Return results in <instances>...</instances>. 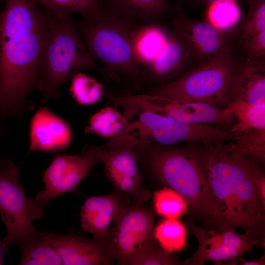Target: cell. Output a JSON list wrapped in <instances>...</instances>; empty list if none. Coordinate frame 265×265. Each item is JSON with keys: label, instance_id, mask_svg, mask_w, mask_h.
Listing matches in <instances>:
<instances>
[{"label": "cell", "instance_id": "52a82bcc", "mask_svg": "<svg viewBox=\"0 0 265 265\" xmlns=\"http://www.w3.org/2000/svg\"><path fill=\"white\" fill-rule=\"evenodd\" d=\"M125 116L132 115L127 134L137 143L156 142L169 145L181 142H200L204 144L234 139L235 134L207 124H188L145 109L126 110Z\"/></svg>", "mask_w": 265, "mask_h": 265}, {"label": "cell", "instance_id": "44dd1931", "mask_svg": "<svg viewBox=\"0 0 265 265\" xmlns=\"http://www.w3.org/2000/svg\"><path fill=\"white\" fill-rule=\"evenodd\" d=\"M169 33L158 23L138 24L133 35L136 61L141 70L153 62L164 49Z\"/></svg>", "mask_w": 265, "mask_h": 265}, {"label": "cell", "instance_id": "30bf717a", "mask_svg": "<svg viewBox=\"0 0 265 265\" xmlns=\"http://www.w3.org/2000/svg\"><path fill=\"white\" fill-rule=\"evenodd\" d=\"M121 103L128 109L149 110L188 124L225 126L231 124L234 117L225 108L203 103L159 97L146 93L123 95Z\"/></svg>", "mask_w": 265, "mask_h": 265}, {"label": "cell", "instance_id": "f1b7e54d", "mask_svg": "<svg viewBox=\"0 0 265 265\" xmlns=\"http://www.w3.org/2000/svg\"><path fill=\"white\" fill-rule=\"evenodd\" d=\"M154 207L156 213L166 218H176L184 215L188 205L185 198L169 187L156 191L153 196Z\"/></svg>", "mask_w": 265, "mask_h": 265}, {"label": "cell", "instance_id": "d590c367", "mask_svg": "<svg viewBox=\"0 0 265 265\" xmlns=\"http://www.w3.org/2000/svg\"><path fill=\"white\" fill-rule=\"evenodd\" d=\"M219 0H175L174 5H182L184 7L186 4L192 6L208 7L211 3ZM239 2L240 0H236Z\"/></svg>", "mask_w": 265, "mask_h": 265}, {"label": "cell", "instance_id": "e575fe53", "mask_svg": "<svg viewBox=\"0 0 265 265\" xmlns=\"http://www.w3.org/2000/svg\"><path fill=\"white\" fill-rule=\"evenodd\" d=\"M224 265H265V256H262L259 259L252 261H247L239 257L232 259L225 262Z\"/></svg>", "mask_w": 265, "mask_h": 265}, {"label": "cell", "instance_id": "4fadbf2b", "mask_svg": "<svg viewBox=\"0 0 265 265\" xmlns=\"http://www.w3.org/2000/svg\"><path fill=\"white\" fill-rule=\"evenodd\" d=\"M171 16L174 29L189 48L196 65L216 55L232 43V32L221 30L206 20L188 17L182 5H174Z\"/></svg>", "mask_w": 265, "mask_h": 265}, {"label": "cell", "instance_id": "4dcf8cb0", "mask_svg": "<svg viewBox=\"0 0 265 265\" xmlns=\"http://www.w3.org/2000/svg\"><path fill=\"white\" fill-rule=\"evenodd\" d=\"M246 15L238 29L241 48L256 34L265 30V0H247Z\"/></svg>", "mask_w": 265, "mask_h": 265}, {"label": "cell", "instance_id": "d6a6232c", "mask_svg": "<svg viewBox=\"0 0 265 265\" xmlns=\"http://www.w3.org/2000/svg\"><path fill=\"white\" fill-rule=\"evenodd\" d=\"M241 49L248 57L265 59V30L252 36Z\"/></svg>", "mask_w": 265, "mask_h": 265}, {"label": "cell", "instance_id": "603a6c76", "mask_svg": "<svg viewBox=\"0 0 265 265\" xmlns=\"http://www.w3.org/2000/svg\"><path fill=\"white\" fill-rule=\"evenodd\" d=\"M129 122V119L116 108L106 106L91 116L85 132L113 139L125 131Z\"/></svg>", "mask_w": 265, "mask_h": 265}, {"label": "cell", "instance_id": "8992f818", "mask_svg": "<svg viewBox=\"0 0 265 265\" xmlns=\"http://www.w3.org/2000/svg\"><path fill=\"white\" fill-rule=\"evenodd\" d=\"M237 62L231 43L216 55L195 65L173 81L155 87L146 93L225 108L230 103L228 86Z\"/></svg>", "mask_w": 265, "mask_h": 265}, {"label": "cell", "instance_id": "ffe728a7", "mask_svg": "<svg viewBox=\"0 0 265 265\" xmlns=\"http://www.w3.org/2000/svg\"><path fill=\"white\" fill-rule=\"evenodd\" d=\"M103 9L139 24L158 23L171 16L170 0H102Z\"/></svg>", "mask_w": 265, "mask_h": 265}, {"label": "cell", "instance_id": "8fae6325", "mask_svg": "<svg viewBox=\"0 0 265 265\" xmlns=\"http://www.w3.org/2000/svg\"><path fill=\"white\" fill-rule=\"evenodd\" d=\"M135 146L132 141L111 148L88 144L83 152L92 154L103 163L106 175L117 188L131 196L134 201L144 203L151 193L143 184Z\"/></svg>", "mask_w": 265, "mask_h": 265}, {"label": "cell", "instance_id": "484cf974", "mask_svg": "<svg viewBox=\"0 0 265 265\" xmlns=\"http://www.w3.org/2000/svg\"><path fill=\"white\" fill-rule=\"evenodd\" d=\"M234 141L225 145L233 155L264 160L265 129H251L235 134Z\"/></svg>", "mask_w": 265, "mask_h": 265}, {"label": "cell", "instance_id": "ac0fdd59", "mask_svg": "<svg viewBox=\"0 0 265 265\" xmlns=\"http://www.w3.org/2000/svg\"><path fill=\"white\" fill-rule=\"evenodd\" d=\"M72 141L68 124L46 106L35 112L30 123L28 154L33 151L54 152L67 148Z\"/></svg>", "mask_w": 265, "mask_h": 265}, {"label": "cell", "instance_id": "d6986e66", "mask_svg": "<svg viewBox=\"0 0 265 265\" xmlns=\"http://www.w3.org/2000/svg\"><path fill=\"white\" fill-rule=\"evenodd\" d=\"M228 95L230 103L265 105V59L246 56L237 61L230 77Z\"/></svg>", "mask_w": 265, "mask_h": 265}, {"label": "cell", "instance_id": "5b68a950", "mask_svg": "<svg viewBox=\"0 0 265 265\" xmlns=\"http://www.w3.org/2000/svg\"><path fill=\"white\" fill-rule=\"evenodd\" d=\"M140 144L147 148L149 164L159 180L185 198L194 215L215 228L214 203L200 156Z\"/></svg>", "mask_w": 265, "mask_h": 265}, {"label": "cell", "instance_id": "e0dca14e", "mask_svg": "<svg viewBox=\"0 0 265 265\" xmlns=\"http://www.w3.org/2000/svg\"><path fill=\"white\" fill-rule=\"evenodd\" d=\"M192 63L196 65L189 48L173 29L169 33L166 44L160 54L153 62L141 69V81L159 83L158 86L167 84Z\"/></svg>", "mask_w": 265, "mask_h": 265}, {"label": "cell", "instance_id": "74e56055", "mask_svg": "<svg viewBox=\"0 0 265 265\" xmlns=\"http://www.w3.org/2000/svg\"><path fill=\"white\" fill-rule=\"evenodd\" d=\"M1 0H0V2H1Z\"/></svg>", "mask_w": 265, "mask_h": 265}, {"label": "cell", "instance_id": "d4e9b609", "mask_svg": "<svg viewBox=\"0 0 265 265\" xmlns=\"http://www.w3.org/2000/svg\"><path fill=\"white\" fill-rule=\"evenodd\" d=\"M237 119L231 132L237 134L251 129H265V105H254L243 102L229 104L225 108Z\"/></svg>", "mask_w": 265, "mask_h": 265}, {"label": "cell", "instance_id": "3957f363", "mask_svg": "<svg viewBox=\"0 0 265 265\" xmlns=\"http://www.w3.org/2000/svg\"><path fill=\"white\" fill-rule=\"evenodd\" d=\"M47 12L48 31L35 87L42 93L43 103L57 98L62 84L83 69H95L115 79L96 64L72 15L58 16Z\"/></svg>", "mask_w": 265, "mask_h": 265}, {"label": "cell", "instance_id": "9c48e42d", "mask_svg": "<svg viewBox=\"0 0 265 265\" xmlns=\"http://www.w3.org/2000/svg\"><path fill=\"white\" fill-rule=\"evenodd\" d=\"M143 204H130L111 229L110 245L118 265H130L136 257L159 247L154 236V215Z\"/></svg>", "mask_w": 265, "mask_h": 265}, {"label": "cell", "instance_id": "5bb4252c", "mask_svg": "<svg viewBox=\"0 0 265 265\" xmlns=\"http://www.w3.org/2000/svg\"><path fill=\"white\" fill-rule=\"evenodd\" d=\"M98 162L96 157L88 153L82 156L56 155L44 172L45 188L35 199L43 207L56 197L74 191Z\"/></svg>", "mask_w": 265, "mask_h": 265}, {"label": "cell", "instance_id": "8d00e7d4", "mask_svg": "<svg viewBox=\"0 0 265 265\" xmlns=\"http://www.w3.org/2000/svg\"><path fill=\"white\" fill-rule=\"evenodd\" d=\"M7 250L8 248L0 241V265L2 264L4 254Z\"/></svg>", "mask_w": 265, "mask_h": 265}, {"label": "cell", "instance_id": "83f0119b", "mask_svg": "<svg viewBox=\"0 0 265 265\" xmlns=\"http://www.w3.org/2000/svg\"><path fill=\"white\" fill-rule=\"evenodd\" d=\"M70 92L77 103L83 106L94 105L105 95L101 83L80 72L72 77Z\"/></svg>", "mask_w": 265, "mask_h": 265}, {"label": "cell", "instance_id": "6da1fadb", "mask_svg": "<svg viewBox=\"0 0 265 265\" xmlns=\"http://www.w3.org/2000/svg\"><path fill=\"white\" fill-rule=\"evenodd\" d=\"M35 0H6L0 13V115L20 116L33 108L49 15Z\"/></svg>", "mask_w": 265, "mask_h": 265}, {"label": "cell", "instance_id": "7c38bea8", "mask_svg": "<svg viewBox=\"0 0 265 265\" xmlns=\"http://www.w3.org/2000/svg\"><path fill=\"white\" fill-rule=\"evenodd\" d=\"M191 232L197 238L198 246L193 255L182 263L184 265H203L207 261L222 265L223 261L250 252L255 245L265 246L264 242L227 227L206 229L194 225Z\"/></svg>", "mask_w": 265, "mask_h": 265}, {"label": "cell", "instance_id": "7a4b0ae2", "mask_svg": "<svg viewBox=\"0 0 265 265\" xmlns=\"http://www.w3.org/2000/svg\"><path fill=\"white\" fill-rule=\"evenodd\" d=\"M222 142L205 144L200 155L214 203L216 228H240L265 242V209L254 182L256 161L232 154Z\"/></svg>", "mask_w": 265, "mask_h": 265}, {"label": "cell", "instance_id": "cb8c5ba5", "mask_svg": "<svg viewBox=\"0 0 265 265\" xmlns=\"http://www.w3.org/2000/svg\"><path fill=\"white\" fill-rule=\"evenodd\" d=\"M154 238L164 251L173 253L186 247L187 231L185 226L176 218H166L154 228Z\"/></svg>", "mask_w": 265, "mask_h": 265}, {"label": "cell", "instance_id": "f546056e", "mask_svg": "<svg viewBox=\"0 0 265 265\" xmlns=\"http://www.w3.org/2000/svg\"><path fill=\"white\" fill-rule=\"evenodd\" d=\"M44 10L58 16L78 12L82 17L103 8L102 0H35Z\"/></svg>", "mask_w": 265, "mask_h": 265}, {"label": "cell", "instance_id": "4316f807", "mask_svg": "<svg viewBox=\"0 0 265 265\" xmlns=\"http://www.w3.org/2000/svg\"><path fill=\"white\" fill-rule=\"evenodd\" d=\"M207 8L206 20L222 31L230 32L241 18L239 2L236 0H219Z\"/></svg>", "mask_w": 265, "mask_h": 265}, {"label": "cell", "instance_id": "1f68e13d", "mask_svg": "<svg viewBox=\"0 0 265 265\" xmlns=\"http://www.w3.org/2000/svg\"><path fill=\"white\" fill-rule=\"evenodd\" d=\"M179 259L161 248L143 253L134 258L131 265H181Z\"/></svg>", "mask_w": 265, "mask_h": 265}, {"label": "cell", "instance_id": "9a60e30c", "mask_svg": "<svg viewBox=\"0 0 265 265\" xmlns=\"http://www.w3.org/2000/svg\"><path fill=\"white\" fill-rule=\"evenodd\" d=\"M65 265H109L114 263L110 246L106 243L74 235L43 232Z\"/></svg>", "mask_w": 265, "mask_h": 265}, {"label": "cell", "instance_id": "836d02e7", "mask_svg": "<svg viewBox=\"0 0 265 265\" xmlns=\"http://www.w3.org/2000/svg\"><path fill=\"white\" fill-rule=\"evenodd\" d=\"M254 182L258 197L265 209V176L257 161L254 167Z\"/></svg>", "mask_w": 265, "mask_h": 265}, {"label": "cell", "instance_id": "ba28073f", "mask_svg": "<svg viewBox=\"0 0 265 265\" xmlns=\"http://www.w3.org/2000/svg\"><path fill=\"white\" fill-rule=\"evenodd\" d=\"M19 169L9 159L0 160V214L7 232L0 242L8 248L17 239L37 232L32 221L44 215L43 206L26 195Z\"/></svg>", "mask_w": 265, "mask_h": 265}, {"label": "cell", "instance_id": "2e32d148", "mask_svg": "<svg viewBox=\"0 0 265 265\" xmlns=\"http://www.w3.org/2000/svg\"><path fill=\"white\" fill-rule=\"evenodd\" d=\"M130 204L128 198L120 193L87 198L81 209V230L110 245L111 226Z\"/></svg>", "mask_w": 265, "mask_h": 265}, {"label": "cell", "instance_id": "277c9868", "mask_svg": "<svg viewBox=\"0 0 265 265\" xmlns=\"http://www.w3.org/2000/svg\"><path fill=\"white\" fill-rule=\"evenodd\" d=\"M75 22L93 59L115 78V73L121 74L139 88L141 69L133 49V32L138 24L103 8Z\"/></svg>", "mask_w": 265, "mask_h": 265}, {"label": "cell", "instance_id": "7402d4cb", "mask_svg": "<svg viewBox=\"0 0 265 265\" xmlns=\"http://www.w3.org/2000/svg\"><path fill=\"white\" fill-rule=\"evenodd\" d=\"M14 244H17L21 250V257L19 265H62L58 254L47 240L43 232L37 231L21 237L16 240Z\"/></svg>", "mask_w": 265, "mask_h": 265}]
</instances>
